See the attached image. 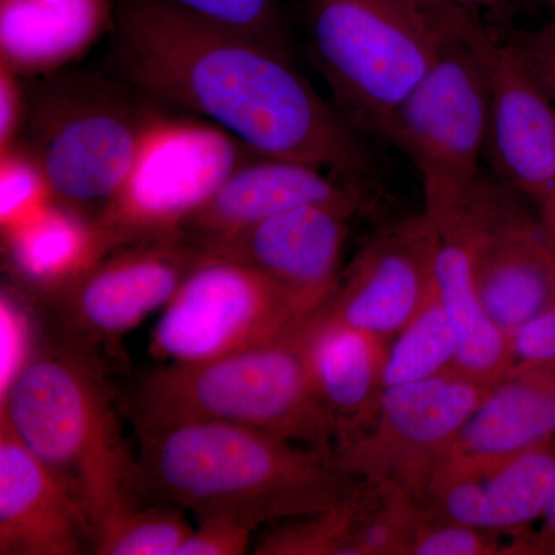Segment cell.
Listing matches in <instances>:
<instances>
[{"label":"cell","instance_id":"14","mask_svg":"<svg viewBox=\"0 0 555 555\" xmlns=\"http://www.w3.org/2000/svg\"><path fill=\"white\" fill-rule=\"evenodd\" d=\"M438 243L425 211L390 222L341 270L324 309L346 326L389 345L433 291Z\"/></svg>","mask_w":555,"mask_h":555},{"label":"cell","instance_id":"13","mask_svg":"<svg viewBox=\"0 0 555 555\" xmlns=\"http://www.w3.org/2000/svg\"><path fill=\"white\" fill-rule=\"evenodd\" d=\"M204 257L188 233L141 241L108 251L64 286L43 295L64 338L94 353L116 345L144 318L164 309Z\"/></svg>","mask_w":555,"mask_h":555},{"label":"cell","instance_id":"5","mask_svg":"<svg viewBox=\"0 0 555 555\" xmlns=\"http://www.w3.org/2000/svg\"><path fill=\"white\" fill-rule=\"evenodd\" d=\"M160 113L158 101L124 80L62 76L28 100L20 142L38 159L53 199L94 222Z\"/></svg>","mask_w":555,"mask_h":555},{"label":"cell","instance_id":"29","mask_svg":"<svg viewBox=\"0 0 555 555\" xmlns=\"http://www.w3.org/2000/svg\"><path fill=\"white\" fill-rule=\"evenodd\" d=\"M33 356L31 318L20 287H3L0 292V401Z\"/></svg>","mask_w":555,"mask_h":555},{"label":"cell","instance_id":"8","mask_svg":"<svg viewBox=\"0 0 555 555\" xmlns=\"http://www.w3.org/2000/svg\"><path fill=\"white\" fill-rule=\"evenodd\" d=\"M255 155L214 122L160 113L129 175L93 222L105 254L181 232Z\"/></svg>","mask_w":555,"mask_h":555},{"label":"cell","instance_id":"2","mask_svg":"<svg viewBox=\"0 0 555 555\" xmlns=\"http://www.w3.org/2000/svg\"><path fill=\"white\" fill-rule=\"evenodd\" d=\"M137 427L144 491L198 518L230 516L258 528L332 509L364 486L334 448L225 423Z\"/></svg>","mask_w":555,"mask_h":555},{"label":"cell","instance_id":"33","mask_svg":"<svg viewBox=\"0 0 555 555\" xmlns=\"http://www.w3.org/2000/svg\"><path fill=\"white\" fill-rule=\"evenodd\" d=\"M509 345L513 371L555 364V305L514 332Z\"/></svg>","mask_w":555,"mask_h":555},{"label":"cell","instance_id":"7","mask_svg":"<svg viewBox=\"0 0 555 555\" xmlns=\"http://www.w3.org/2000/svg\"><path fill=\"white\" fill-rule=\"evenodd\" d=\"M441 27L436 60L386 120L379 138L400 149L420 171L425 210L452 206L483 175L489 83L476 49L433 5Z\"/></svg>","mask_w":555,"mask_h":555},{"label":"cell","instance_id":"31","mask_svg":"<svg viewBox=\"0 0 555 555\" xmlns=\"http://www.w3.org/2000/svg\"><path fill=\"white\" fill-rule=\"evenodd\" d=\"M255 526L230 516L199 518L177 555H241L247 553Z\"/></svg>","mask_w":555,"mask_h":555},{"label":"cell","instance_id":"10","mask_svg":"<svg viewBox=\"0 0 555 555\" xmlns=\"http://www.w3.org/2000/svg\"><path fill=\"white\" fill-rule=\"evenodd\" d=\"M492 387L456 366L386 387L371 425L335 444L339 465L366 483L426 505L438 467Z\"/></svg>","mask_w":555,"mask_h":555},{"label":"cell","instance_id":"9","mask_svg":"<svg viewBox=\"0 0 555 555\" xmlns=\"http://www.w3.org/2000/svg\"><path fill=\"white\" fill-rule=\"evenodd\" d=\"M483 171L455 210L434 221L438 235L462 243L486 312L507 338L555 305V251L539 210Z\"/></svg>","mask_w":555,"mask_h":555},{"label":"cell","instance_id":"32","mask_svg":"<svg viewBox=\"0 0 555 555\" xmlns=\"http://www.w3.org/2000/svg\"><path fill=\"white\" fill-rule=\"evenodd\" d=\"M507 35L520 50L537 83L555 102V14L553 21L532 30L507 27Z\"/></svg>","mask_w":555,"mask_h":555},{"label":"cell","instance_id":"22","mask_svg":"<svg viewBox=\"0 0 555 555\" xmlns=\"http://www.w3.org/2000/svg\"><path fill=\"white\" fill-rule=\"evenodd\" d=\"M2 248L11 276L39 297L107 255L93 222L54 199L30 221L3 232Z\"/></svg>","mask_w":555,"mask_h":555},{"label":"cell","instance_id":"35","mask_svg":"<svg viewBox=\"0 0 555 555\" xmlns=\"http://www.w3.org/2000/svg\"><path fill=\"white\" fill-rule=\"evenodd\" d=\"M539 529H525L506 543L505 555H555V494Z\"/></svg>","mask_w":555,"mask_h":555},{"label":"cell","instance_id":"4","mask_svg":"<svg viewBox=\"0 0 555 555\" xmlns=\"http://www.w3.org/2000/svg\"><path fill=\"white\" fill-rule=\"evenodd\" d=\"M302 324L261 345L156 369L130 398L137 426L225 423L334 448L335 425L310 377Z\"/></svg>","mask_w":555,"mask_h":555},{"label":"cell","instance_id":"16","mask_svg":"<svg viewBox=\"0 0 555 555\" xmlns=\"http://www.w3.org/2000/svg\"><path fill=\"white\" fill-rule=\"evenodd\" d=\"M374 201L366 179L341 177L299 160L255 155L230 175L182 232L206 254L251 225L292 208L312 204L371 207Z\"/></svg>","mask_w":555,"mask_h":555},{"label":"cell","instance_id":"12","mask_svg":"<svg viewBox=\"0 0 555 555\" xmlns=\"http://www.w3.org/2000/svg\"><path fill=\"white\" fill-rule=\"evenodd\" d=\"M449 27L476 49L489 83V170L537 208L555 189V102L526 67L507 27L430 0Z\"/></svg>","mask_w":555,"mask_h":555},{"label":"cell","instance_id":"18","mask_svg":"<svg viewBox=\"0 0 555 555\" xmlns=\"http://www.w3.org/2000/svg\"><path fill=\"white\" fill-rule=\"evenodd\" d=\"M551 437H555V364L517 369L492 387L463 427L433 485L478 476Z\"/></svg>","mask_w":555,"mask_h":555},{"label":"cell","instance_id":"38","mask_svg":"<svg viewBox=\"0 0 555 555\" xmlns=\"http://www.w3.org/2000/svg\"><path fill=\"white\" fill-rule=\"evenodd\" d=\"M540 2H542L543 5H546L547 9L553 10L555 14V0H540Z\"/></svg>","mask_w":555,"mask_h":555},{"label":"cell","instance_id":"1","mask_svg":"<svg viewBox=\"0 0 555 555\" xmlns=\"http://www.w3.org/2000/svg\"><path fill=\"white\" fill-rule=\"evenodd\" d=\"M116 78L214 122L262 156L369 181L360 131L321 100L291 54L164 0L116 10Z\"/></svg>","mask_w":555,"mask_h":555},{"label":"cell","instance_id":"27","mask_svg":"<svg viewBox=\"0 0 555 555\" xmlns=\"http://www.w3.org/2000/svg\"><path fill=\"white\" fill-rule=\"evenodd\" d=\"M53 201L49 179L22 142L0 155V228H20Z\"/></svg>","mask_w":555,"mask_h":555},{"label":"cell","instance_id":"28","mask_svg":"<svg viewBox=\"0 0 555 555\" xmlns=\"http://www.w3.org/2000/svg\"><path fill=\"white\" fill-rule=\"evenodd\" d=\"M178 9L228 25L291 54L278 0H164Z\"/></svg>","mask_w":555,"mask_h":555},{"label":"cell","instance_id":"20","mask_svg":"<svg viewBox=\"0 0 555 555\" xmlns=\"http://www.w3.org/2000/svg\"><path fill=\"white\" fill-rule=\"evenodd\" d=\"M313 386L335 425V444L371 425L385 392L387 343L321 308L301 328Z\"/></svg>","mask_w":555,"mask_h":555},{"label":"cell","instance_id":"36","mask_svg":"<svg viewBox=\"0 0 555 555\" xmlns=\"http://www.w3.org/2000/svg\"><path fill=\"white\" fill-rule=\"evenodd\" d=\"M437 2L451 3L470 13L478 14L489 24L509 27V21L524 9L528 0H437Z\"/></svg>","mask_w":555,"mask_h":555},{"label":"cell","instance_id":"23","mask_svg":"<svg viewBox=\"0 0 555 555\" xmlns=\"http://www.w3.org/2000/svg\"><path fill=\"white\" fill-rule=\"evenodd\" d=\"M436 288L456 338V367L486 385L496 386L513 372L509 338L486 312L466 247L438 235Z\"/></svg>","mask_w":555,"mask_h":555},{"label":"cell","instance_id":"21","mask_svg":"<svg viewBox=\"0 0 555 555\" xmlns=\"http://www.w3.org/2000/svg\"><path fill=\"white\" fill-rule=\"evenodd\" d=\"M112 0H0V65L25 78L80 60L115 28Z\"/></svg>","mask_w":555,"mask_h":555},{"label":"cell","instance_id":"37","mask_svg":"<svg viewBox=\"0 0 555 555\" xmlns=\"http://www.w3.org/2000/svg\"><path fill=\"white\" fill-rule=\"evenodd\" d=\"M537 210H539L540 219L545 225L555 251V189L537 206Z\"/></svg>","mask_w":555,"mask_h":555},{"label":"cell","instance_id":"3","mask_svg":"<svg viewBox=\"0 0 555 555\" xmlns=\"http://www.w3.org/2000/svg\"><path fill=\"white\" fill-rule=\"evenodd\" d=\"M0 420L67 486L94 534L109 517L141 503V470L124 441L96 353L65 338L43 347L0 401Z\"/></svg>","mask_w":555,"mask_h":555},{"label":"cell","instance_id":"11","mask_svg":"<svg viewBox=\"0 0 555 555\" xmlns=\"http://www.w3.org/2000/svg\"><path fill=\"white\" fill-rule=\"evenodd\" d=\"M313 313L257 269L204 254L163 309L150 352L167 363L208 360L286 335Z\"/></svg>","mask_w":555,"mask_h":555},{"label":"cell","instance_id":"15","mask_svg":"<svg viewBox=\"0 0 555 555\" xmlns=\"http://www.w3.org/2000/svg\"><path fill=\"white\" fill-rule=\"evenodd\" d=\"M367 206L312 204L264 219L210 248L257 269L309 312L326 305L337 287L350 222Z\"/></svg>","mask_w":555,"mask_h":555},{"label":"cell","instance_id":"30","mask_svg":"<svg viewBox=\"0 0 555 555\" xmlns=\"http://www.w3.org/2000/svg\"><path fill=\"white\" fill-rule=\"evenodd\" d=\"M502 535L447 520L430 509L411 555H505Z\"/></svg>","mask_w":555,"mask_h":555},{"label":"cell","instance_id":"17","mask_svg":"<svg viewBox=\"0 0 555 555\" xmlns=\"http://www.w3.org/2000/svg\"><path fill=\"white\" fill-rule=\"evenodd\" d=\"M94 540L76 496L0 420V554L80 555Z\"/></svg>","mask_w":555,"mask_h":555},{"label":"cell","instance_id":"19","mask_svg":"<svg viewBox=\"0 0 555 555\" xmlns=\"http://www.w3.org/2000/svg\"><path fill=\"white\" fill-rule=\"evenodd\" d=\"M554 494L555 437H551L478 476L437 481L426 505L447 520L514 535L543 517Z\"/></svg>","mask_w":555,"mask_h":555},{"label":"cell","instance_id":"34","mask_svg":"<svg viewBox=\"0 0 555 555\" xmlns=\"http://www.w3.org/2000/svg\"><path fill=\"white\" fill-rule=\"evenodd\" d=\"M27 113L28 98L21 76L0 65V155L20 144Z\"/></svg>","mask_w":555,"mask_h":555},{"label":"cell","instance_id":"6","mask_svg":"<svg viewBox=\"0 0 555 555\" xmlns=\"http://www.w3.org/2000/svg\"><path fill=\"white\" fill-rule=\"evenodd\" d=\"M310 54L335 107L379 137L436 60L441 27L426 0H308Z\"/></svg>","mask_w":555,"mask_h":555},{"label":"cell","instance_id":"24","mask_svg":"<svg viewBox=\"0 0 555 555\" xmlns=\"http://www.w3.org/2000/svg\"><path fill=\"white\" fill-rule=\"evenodd\" d=\"M382 496L378 486L366 483L332 509L292 518L259 540L258 555H366L364 540L372 513Z\"/></svg>","mask_w":555,"mask_h":555},{"label":"cell","instance_id":"25","mask_svg":"<svg viewBox=\"0 0 555 555\" xmlns=\"http://www.w3.org/2000/svg\"><path fill=\"white\" fill-rule=\"evenodd\" d=\"M456 366V338L436 283L418 313L387 346L385 389L437 377Z\"/></svg>","mask_w":555,"mask_h":555},{"label":"cell","instance_id":"26","mask_svg":"<svg viewBox=\"0 0 555 555\" xmlns=\"http://www.w3.org/2000/svg\"><path fill=\"white\" fill-rule=\"evenodd\" d=\"M193 528L175 505L139 503L96 529L98 555H177Z\"/></svg>","mask_w":555,"mask_h":555}]
</instances>
